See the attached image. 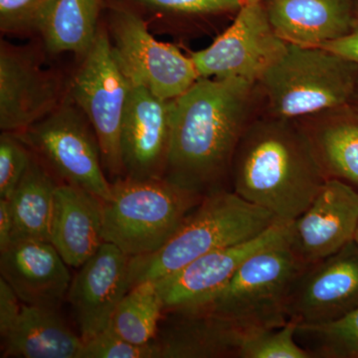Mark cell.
Listing matches in <instances>:
<instances>
[{"instance_id":"obj_1","label":"cell","mask_w":358,"mask_h":358,"mask_svg":"<svg viewBox=\"0 0 358 358\" xmlns=\"http://www.w3.org/2000/svg\"><path fill=\"white\" fill-rule=\"evenodd\" d=\"M258 84L199 78L174 99L173 131L164 178L205 196L230 182L233 157L255 117Z\"/></svg>"},{"instance_id":"obj_2","label":"cell","mask_w":358,"mask_h":358,"mask_svg":"<svg viewBox=\"0 0 358 358\" xmlns=\"http://www.w3.org/2000/svg\"><path fill=\"white\" fill-rule=\"evenodd\" d=\"M327 180L296 120L255 115L233 157L230 185L240 197L292 223Z\"/></svg>"},{"instance_id":"obj_3","label":"cell","mask_w":358,"mask_h":358,"mask_svg":"<svg viewBox=\"0 0 358 358\" xmlns=\"http://www.w3.org/2000/svg\"><path fill=\"white\" fill-rule=\"evenodd\" d=\"M277 222L274 214L232 190L209 193L162 248L148 255L131 257L129 286L157 281L209 252L248 241Z\"/></svg>"},{"instance_id":"obj_4","label":"cell","mask_w":358,"mask_h":358,"mask_svg":"<svg viewBox=\"0 0 358 358\" xmlns=\"http://www.w3.org/2000/svg\"><path fill=\"white\" fill-rule=\"evenodd\" d=\"M358 66L320 47L288 44L259 81L266 114L299 120L350 105Z\"/></svg>"},{"instance_id":"obj_5","label":"cell","mask_w":358,"mask_h":358,"mask_svg":"<svg viewBox=\"0 0 358 358\" xmlns=\"http://www.w3.org/2000/svg\"><path fill=\"white\" fill-rule=\"evenodd\" d=\"M204 196L166 178H117L103 200V241L129 257L155 253L171 239Z\"/></svg>"},{"instance_id":"obj_6","label":"cell","mask_w":358,"mask_h":358,"mask_svg":"<svg viewBox=\"0 0 358 358\" xmlns=\"http://www.w3.org/2000/svg\"><path fill=\"white\" fill-rule=\"evenodd\" d=\"M306 266L289 239L268 247L250 257L211 301L196 308L246 333L284 326L289 292Z\"/></svg>"},{"instance_id":"obj_7","label":"cell","mask_w":358,"mask_h":358,"mask_svg":"<svg viewBox=\"0 0 358 358\" xmlns=\"http://www.w3.org/2000/svg\"><path fill=\"white\" fill-rule=\"evenodd\" d=\"M106 8L115 57L131 86L145 87L159 98L173 100L199 79L192 57L155 39L140 13L110 0Z\"/></svg>"},{"instance_id":"obj_8","label":"cell","mask_w":358,"mask_h":358,"mask_svg":"<svg viewBox=\"0 0 358 358\" xmlns=\"http://www.w3.org/2000/svg\"><path fill=\"white\" fill-rule=\"evenodd\" d=\"M131 84L117 64L107 29L99 27L93 44L71 80L67 94L86 115L110 178L124 176L121 131Z\"/></svg>"},{"instance_id":"obj_9","label":"cell","mask_w":358,"mask_h":358,"mask_svg":"<svg viewBox=\"0 0 358 358\" xmlns=\"http://www.w3.org/2000/svg\"><path fill=\"white\" fill-rule=\"evenodd\" d=\"M62 182L110 199L98 138L86 115L66 96L62 103L22 133H16Z\"/></svg>"},{"instance_id":"obj_10","label":"cell","mask_w":358,"mask_h":358,"mask_svg":"<svg viewBox=\"0 0 358 358\" xmlns=\"http://www.w3.org/2000/svg\"><path fill=\"white\" fill-rule=\"evenodd\" d=\"M287 47L271 24L263 0H250L225 31L190 57L200 78H238L258 84Z\"/></svg>"},{"instance_id":"obj_11","label":"cell","mask_w":358,"mask_h":358,"mask_svg":"<svg viewBox=\"0 0 358 358\" xmlns=\"http://www.w3.org/2000/svg\"><path fill=\"white\" fill-rule=\"evenodd\" d=\"M63 82L43 66L36 50L1 41L0 45V129L22 133L65 100Z\"/></svg>"},{"instance_id":"obj_12","label":"cell","mask_w":358,"mask_h":358,"mask_svg":"<svg viewBox=\"0 0 358 358\" xmlns=\"http://www.w3.org/2000/svg\"><path fill=\"white\" fill-rule=\"evenodd\" d=\"M358 308V245L306 266L294 281L287 315L298 326L329 324Z\"/></svg>"},{"instance_id":"obj_13","label":"cell","mask_w":358,"mask_h":358,"mask_svg":"<svg viewBox=\"0 0 358 358\" xmlns=\"http://www.w3.org/2000/svg\"><path fill=\"white\" fill-rule=\"evenodd\" d=\"M291 223L277 222L255 238L209 252L155 281L164 312L192 310L211 301L247 260L289 239Z\"/></svg>"},{"instance_id":"obj_14","label":"cell","mask_w":358,"mask_h":358,"mask_svg":"<svg viewBox=\"0 0 358 358\" xmlns=\"http://www.w3.org/2000/svg\"><path fill=\"white\" fill-rule=\"evenodd\" d=\"M173 100H164L141 86H131L122 120V178L148 180L166 174L171 131Z\"/></svg>"},{"instance_id":"obj_15","label":"cell","mask_w":358,"mask_h":358,"mask_svg":"<svg viewBox=\"0 0 358 358\" xmlns=\"http://www.w3.org/2000/svg\"><path fill=\"white\" fill-rule=\"evenodd\" d=\"M357 225L358 190L329 178L308 208L291 223L289 244L308 266L352 242Z\"/></svg>"},{"instance_id":"obj_16","label":"cell","mask_w":358,"mask_h":358,"mask_svg":"<svg viewBox=\"0 0 358 358\" xmlns=\"http://www.w3.org/2000/svg\"><path fill=\"white\" fill-rule=\"evenodd\" d=\"M129 260L131 257L105 242L73 278L67 301L83 341L109 327L115 308L131 289Z\"/></svg>"},{"instance_id":"obj_17","label":"cell","mask_w":358,"mask_h":358,"mask_svg":"<svg viewBox=\"0 0 358 358\" xmlns=\"http://www.w3.org/2000/svg\"><path fill=\"white\" fill-rule=\"evenodd\" d=\"M0 278L24 305L60 308L72 277L69 265L50 241L14 240L0 252Z\"/></svg>"},{"instance_id":"obj_18","label":"cell","mask_w":358,"mask_h":358,"mask_svg":"<svg viewBox=\"0 0 358 358\" xmlns=\"http://www.w3.org/2000/svg\"><path fill=\"white\" fill-rule=\"evenodd\" d=\"M152 343L157 358H239L249 336L221 317L200 308L173 310Z\"/></svg>"},{"instance_id":"obj_19","label":"cell","mask_w":358,"mask_h":358,"mask_svg":"<svg viewBox=\"0 0 358 358\" xmlns=\"http://www.w3.org/2000/svg\"><path fill=\"white\" fill-rule=\"evenodd\" d=\"M275 33L288 44L320 47L343 38L357 20L358 0H263Z\"/></svg>"},{"instance_id":"obj_20","label":"cell","mask_w":358,"mask_h":358,"mask_svg":"<svg viewBox=\"0 0 358 358\" xmlns=\"http://www.w3.org/2000/svg\"><path fill=\"white\" fill-rule=\"evenodd\" d=\"M50 242L69 267H81L105 243L103 199L83 188L59 183Z\"/></svg>"},{"instance_id":"obj_21","label":"cell","mask_w":358,"mask_h":358,"mask_svg":"<svg viewBox=\"0 0 358 358\" xmlns=\"http://www.w3.org/2000/svg\"><path fill=\"white\" fill-rule=\"evenodd\" d=\"M327 179L358 190V110L352 105L296 120Z\"/></svg>"},{"instance_id":"obj_22","label":"cell","mask_w":358,"mask_h":358,"mask_svg":"<svg viewBox=\"0 0 358 358\" xmlns=\"http://www.w3.org/2000/svg\"><path fill=\"white\" fill-rule=\"evenodd\" d=\"M59 308L23 303L17 322L2 338V357L79 358L83 339Z\"/></svg>"},{"instance_id":"obj_23","label":"cell","mask_w":358,"mask_h":358,"mask_svg":"<svg viewBox=\"0 0 358 358\" xmlns=\"http://www.w3.org/2000/svg\"><path fill=\"white\" fill-rule=\"evenodd\" d=\"M52 173L33 152L27 171L8 199L14 221L13 241H50L55 193L59 185Z\"/></svg>"},{"instance_id":"obj_24","label":"cell","mask_w":358,"mask_h":358,"mask_svg":"<svg viewBox=\"0 0 358 358\" xmlns=\"http://www.w3.org/2000/svg\"><path fill=\"white\" fill-rule=\"evenodd\" d=\"M102 0H59L41 35L47 50L83 56L98 32Z\"/></svg>"},{"instance_id":"obj_25","label":"cell","mask_w":358,"mask_h":358,"mask_svg":"<svg viewBox=\"0 0 358 358\" xmlns=\"http://www.w3.org/2000/svg\"><path fill=\"white\" fill-rule=\"evenodd\" d=\"M164 303L155 281L134 285L113 313L110 329L134 345L152 343L159 331Z\"/></svg>"},{"instance_id":"obj_26","label":"cell","mask_w":358,"mask_h":358,"mask_svg":"<svg viewBox=\"0 0 358 358\" xmlns=\"http://www.w3.org/2000/svg\"><path fill=\"white\" fill-rule=\"evenodd\" d=\"M296 339L312 358H358V308L329 324L296 327Z\"/></svg>"},{"instance_id":"obj_27","label":"cell","mask_w":358,"mask_h":358,"mask_svg":"<svg viewBox=\"0 0 358 358\" xmlns=\"http://www.w3.org/2000/svg\"><path fill=\"white\" fill-rule=\"evenodd\" d=\"M131 7L141 16L169 20H196L236 13L250 0H110Z\"/></svg>"},{"instance_id":"obj_28","label":"cell","mask_w":358,"mask_h":358,"mask_svg":"<svg viewBox=\"0 0 358 358\" xmlns=\"http://www.w3.org/2000/svg\"><path fill=\"white\" fill-rule=\"evenodd\" d=\"M296 327L289 320L284 326L252 334L242 345L239 358H312L296 341Z\"/></svg>"},{"instance_id":"obj_29","label":"cell","mask_w":358,"mask_h":358,"mask_svg":"<svg viewBox=\"0 0 358 358\" xmlns=\"http://www.w3.org/2000/svg\"><path fill=\"white\" fill-rule=\"evenodd\" d=\"M59 0H0V29L10 35L40 33Z\"/></svg>"},{"instance_id":"obj_30","label":"cell","mask_w":358,"mask_h":358,"mask_svg":"<svg viewBox=\"0 0 358 358\" xmlns=\"http://www.w3.org/2000/svg\"><path fill=\"white\" fill-rule=\"evenodd\" d=\"M33 152L16 133L0 136V199H8L24 176Z\"/></svg>"},{"instance_id":"obj_31","label":"cell","mask_w":358,"mask_h":358,"mask_svg":"<svg viewBox=\"0 0 358 358\" xmlns=\"http://www.w3.org/2000/svg\"><path fill=\"white\" fill-rule=\"evenodd\" d=\"M79 358H157L155 343L134 345L110 327L83 341Z\"/></svg>"},{"instance_id":"obj_32","label":"cell","mask_w":358,"mask_h":358,"mask_svg":"<svg viewBox=\"0 0 358 358\" xmlns=\"http://www.w3.org/2000/svg\"><path fill=\"white\" fill-rule=\"evenodd\" d=\"M23 303L2 278H0V334L6 338L17 322Z\"/></svg>"},{"instance_id":"obj_33","label":"cell","mask_w":358,"mask_h":358,"mask_svg":"<svg viewBox=\"0 0 358 358\" xmlns=\"http://www.w3.org/2000/svg\"><path fill=\"white\" fill-rule=\"evenodd\" d=\"M320 48L334 52L358 66V4L357 20H355L352 31L343 38L322 45Z\"/></svg>"},{"instance_id":"obj_34","label":"cell","mask_w":358,"mask_h":358,"mask_svg":"<svg viewBox=\"0 0 358 358\" xmlns=\"http://www.w3.org/2000/svg\"><path fill=\"white\" fill-rule=\"evenodd\" d=\"M14 238V221L10 202L0 199V252L4 251Z\"/></svg>"},{"instance_id":"obj_35","label":"cell","mask_w":358,"mask_h":358,"mask_svg":"<svg viewBox=\"0 0 358 358\" xmlns=\"http://www.w3.org/2000/svg\"><path fill=\"white\" fill-rule=\"evenodd\" d=\"M350 105L352 106V107H355V109L358 110V83L357 86V90H355V95H353L352 103H350Z\"/></svg>"},{"instance_id":"obj_36","label":"cell","mask_w":358,"mask_h":358,"mask_svg":"<svg viewBox=\"0 0 358 358\" xmlns=\"http://www.w3.org/2000/svg\"><path fill=\"white\" fill-rule=\"evenodd\" d=\"M355 243H357L358 245V225H357V232H355Z\"/></svg>"}]
</instances>
